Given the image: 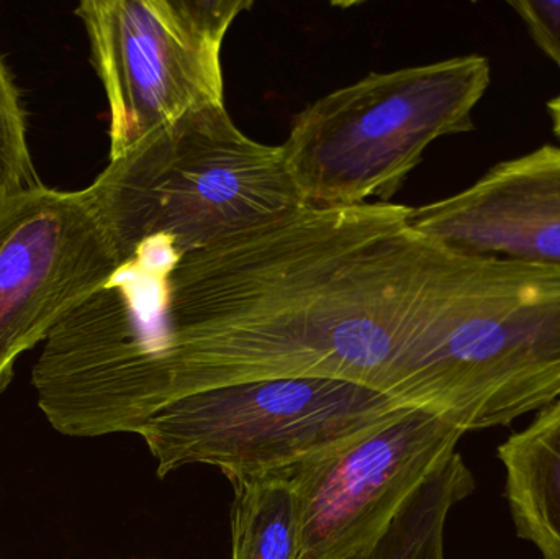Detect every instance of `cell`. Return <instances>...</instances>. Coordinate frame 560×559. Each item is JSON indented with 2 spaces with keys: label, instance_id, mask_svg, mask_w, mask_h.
I'll return each mask as SVG.
<instances>
[{
  "label": "cell",
  "instance_id": "obj_1",
  "mask_svg": "<svg viewBox=\"0 0 560 559\" xmlns=\"http://www.w3.org/2000/svg\"><path fill=\"white\" fill-rule=\"evenodd\" d=\"M410 210L303 207L179 259L164 291L171 399L275 377L390 397L427 328L443 256Z\"/></svg>",
  "mask_w": 560,
  "mask_h": 559
},
{
  "label": "cell",
  "instance_id": "obj_4",
  "mask_svg": "<svg viewBox=\"0 0 560 559\" xmlns=\"http://www.w3.org/2000/svg\"><path fill=\"white\" fill-rule=\"evenodd\" d=\"M381 391L328 377H275L174 397L141 427L158 476L190 465L233 485L290 475L400 409Z\"/></svg>",
  "mask_w": 560,
  "mask_h": 559
},
{
  "label": "cell",
  "instance_id": "obj_2",
  "mask_svg": "<svg viewBox=\"0 0 560 559\" xmlns=\"http://www.w3.org/2000/svg\"><path fill=\"white\" fill-rule=\"evenodd\" d=\"M84 193L120 266L143 245L179 263L306 207L280 147L243 133L225 105L144 135Z\"/></svg>",
  "mask_w": 560,
  "mask_h": 559
},
{
  "label": "cell",
  "instance_id": "obj_7",
  "mask_svg": "<svg viewBox=\"0 0 560 559\" xmlns=\"http://www.w3.org/2000/svg\"><path fill=\"white\" fill-rule=\"evenodd\" d=\"M464 433L434 410L405 406L290 473L299 559H345L372 547Z\"/></svg>",
  "mask_w": 560,
  "mask_h": 559
},
{
  "label": "cell",
  "instance_id": "obj_12",
  "mask_svg": "<svg viewBox=\"0 0 560 559\" xmlns=\"http://www.w3.org/2000/svg\"><path fill=\"white\" fill-rule=\"evenodd\" d=\"M233 559H299L300 509L289 475L236 482Z\"/></svg>",
  "mask_w": 560,
  "mask_h": 559
},
{
  "label": "cell",
  "instance_id": "obj_8",
  "mask_svg": "<svg viewBox=\"0 0 560 559\" xmlns=\"http://www.w3.org/2000/svg\"><path fill=\"white\" fill-rule=\"evenodd\" d=\"M118 268L84 190L38 184L0 202V394L19 358Z\"/></svg>",
  "mask_w": 560,
  "mask_h": 559
},
{
  "label": "cell",
  "instance_id": "obj_11",
  "mask_svg": "<svg viewBox=\"0 0 560 559\" xmlns=\"http://www.w3.org/2000/svg\"><path fill=\"white\" fill-rule=\"evenodd\" d=\"M476 482L459 453L451 455L405 502L385 534L345 559H446L444 527L454 505L472 494Z\"/></svg>",
  "mask_w": 560,
  "mask_h": 559
},
{
  "label": "cell",
  "instance_id": "obj_5",
  "mask_svg": "<svg viewBox=\"0 0 560 559\" xmlns=\"http://www.w3.org/2000/svg\"><path fill=\"white\" fill-rule=\"evenodd\" d=\"M160 292L153 276L125 263L52 328L32 384L56 432L74 439L138 433L171 399Z\"/></svg>",
  "mask_w": 560,
  "mask_h": 559
},
{
  "label": "cell",
  "instance_id": "obj_6",
  "mask_svg": "<svg viewBox=\"0 0 560 559\" xmlns=\"http://www.w3.org/2000/svg\"><path fill=\"white\" fill-rule=\"evenodd\" d=\"M252 0H85L81 19L107 95L110 158L199 108L225 105L222 45Z\"/></svg>",
  "mask_w": 560,
  "mask_h": 559
},
{
  "label": "cell",
  "instance_id": "obj_10",
  "mask_svg": "<svg viewBox=\"0 0 560 559\" xmlns=\"http://www.w3.org/2000/svg\"><path fill=\"white\" fill-rule=\"evenodd\" d=\"M516 534L541 559H560V399L499 446Z\"/></svg>",
  "mask_w": 560,
  "mask_h": 559
},
{
  "label": "cell",
  "instance_id": "obj_13",
  "mask_svg": "<svg viewBox=\"0 0 560 559\" xmlns=\"http://www.w3.org/2000/svg\"><path fill=\"white\" fill-rule=\"evenodd\" d=\"M19 89L0 55V202L38 186Z\"/></svg>",
  "mask_w": 560,
  "mask_h": 559
},
{
  "label": "cell",
  "instance_id": "obj_14",
  "mask_svg": "<svg viewBox=\"0 0 560 559\" xmlns=\"http://www.w3.org/2000/svg\"><path fill=\"white\" fill-rule=\"evenodd\" d=\"M536 45L558 65L560 71V0H518L510 2Z\"/></svg>",
  "mask_w": 560,
  "mask_h": 559
},
{
  "label": "cell",
  "instance_id": "obj_16",
  "mask_svg": "<svg viewBox=\"0 0 560 559\" xmlns=\"http://www.w3.org/2000/svg\"><path fill=\"white\" fill-rule=\"evenodd\" d=\"M0 559H3V558H0Z\"/></svg>",
  "mask_w": 560,
  "mask_h": 559
},
{
  "label": "cell",
  "instance_id": "obj_15",
  "mask_svg": "<svg viewBox=\"0 0 560 559\" xmlns=\"http://www.w3.org/2000/svg\"><path fill=\"white\" fill-rule=\"evenodd\" d=\"M549 112H551L552 124H555L556 135L560 138V94L558 97L552 98L548 104Z\"/></svg>",
  "mask_w": 560,
  "mask_h": 559
},
{
  "label": "cell",
  "instance_id": "obj_3",
  "mask_svg": "<svg viewBox=\"0 0 560 559\" xmlns=\"http://www.w3.org/2000/svg\"><path fill=\"white\" fill-rule=\"evenodd\" d=\"M489 59L457 56L371 72L293 120L283 164L306 207H352L395 196L433 141L474 128Z\"/></svg>",
  "mask_w": 560,
  "mask_h": 559
},
{
  "label": "cell",
  "instance_id": "obj_9",
  "mask_svg": "<svg viewBox=\"0 0 560 559\" xmlns=\"http://www.w3.org/2000/svg\"><path fill=\"white\" fill-rule=\"evenodd\" d=\"M410 225L466 255L560 266V147L497 164L463 193L411 209Z\"/></svg>",
  "mask_w": 560,
  "mask_h": 559
}]
</instances>
